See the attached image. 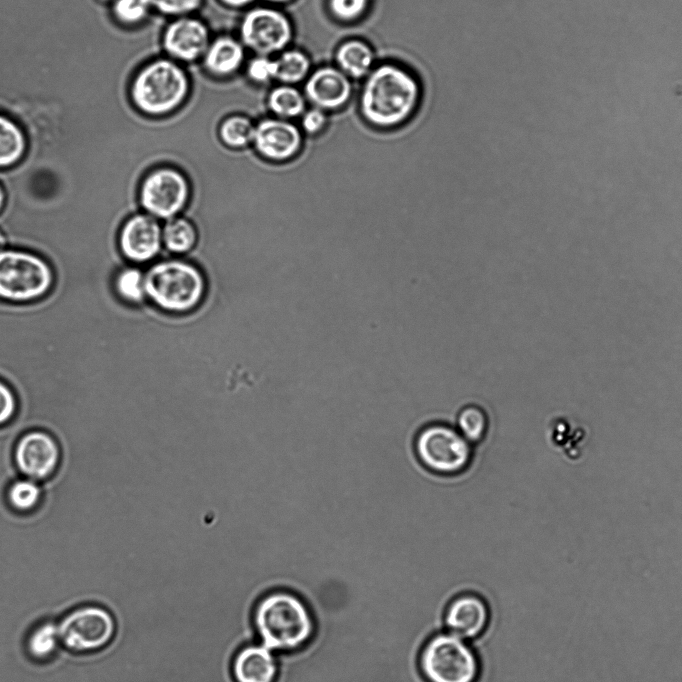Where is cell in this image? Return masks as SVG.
<instances>
[{"label": "cell", "instance_id": "1", "mask_svg": "<svg viewBox=\"0 0 682 682\" xmlns=\"http://www.w3.org/2000/svg\"><path fill=\"white\" fill-rule=\"evenodd\" d=\"M421 98V84L413 72L396 62H382L364 78L358 107L371 127L390 130L414 116Z\"/></svg>", "mask_w": 682, "mask_h": 682}, {"label": "cell", "instance_id": "2", "mask_svg": "<svg viewBox=\"0 0 682 682\" xmlns=\"http://www.w3.org/2000/svg\"><path fill=\"white\" fill-rule=\"evenodd\" d=\"M253 623L261 644L273 652L299 650L310 642L315 632L307 605L287 591L264 595L255 605Z\"/></svg>", "mask_w": 682, "mask_h": 682}, {"label": "cell", "instance_id": "3", "mask_svg": "<svg viewBox=\"0 0 682 682\" xmlns=\"http://www.w3.org/2000/svg\"><path fill=\"white\" fill-rule=\"evenodd\" d=\"M146 297L154 306L171 314H185L197 308L207 289L200 269L181 259L154 263L145 272Z\"/></svg>", "mask_w": 682, "mask_h": 682}, {"label": "cell", "instance_id": "4", "mask_svg": "<svg viewBox=\"0 0 682 682\" xmlns=\"http://www.w3.org/2000/svg\"><path fill=\"white\" fill-rule=\"evenodd\" d=\"M425 682H478L482 665L472 643L446 630L427 637L417 654Z\"/></svg>", "mask_w": 682, "mask_h": 682}, {"label": "cell", "instance_id": "5", "mask_svg": "<svg viewBox=\"0 0 682 682\" xmlns=\"http://www.w3.org/2000/svg\"><path fill=\"white\" fill-rule=\"evenodd\" d=\"M188 91L189 80L183 68L172 60L157 59L136 73L130 98L142 113L159 116L179 107Z\"/></svg>", "mask_w": 682, "mask_h": 682}, {"label": "cell", "instance_id": "6", "mask_svg": "<svg viewBox=\"0 0 682 682\" xmlns=\"http://www.w3.org/2000/svg\"><path fill=\"white\" fill-rule=\"evenodd\" d=\"M55 283L51 265L36 253L0 249V300L23 304L46 296Z\"/></svg>", "mask_w": 682, "mask_h": 682}, {"label": "cell", "instance_id": "7", "mask_svg": "<svg viewBox=\"0 0 682 682\" xmlns=\"http://www.w3.org/2000/svg\"><path fill=\"white\" fill-rule=\"evenodd\" d=\"M413 448L418 462L439 476L462 474L473 461V445L455 426L443 422L423 426L415 435Z\"/></svg>", "mask_w": 682, "mask_h": 682}, {"label": "cell", "instance_id": "8", "mask_svg": "<svg viewBox=\"0 0 682 682\" xmlns=\"http://www.w3.org/2000/svg\"><path fill=\"white\" fill-rule=\"evenodd\" d=\"M191 196V186L184 173L171 166L152 169L139 186V203L145 213L169 220L186 208Z\"/></svg>", "mask_w": 682, "mask_h": 682}, {"label": "cell", "instance_id": "9", "mask_svg": "<svg viewBox=\"0 0 682 682\" xmlns=\"http://www.w3.org/2000/svg\"><path fill=\"white\" fill-rule=\"evenodd\" d=\"M60 641L75 653H90L106 647L116 625L111 613L98 605H85L69 612L58 625Z\"/></svg>", "mask_w": 682, "mask_h": 682}, {"label": "cell", "instance_id": "10", "mask_svg": "<svg viewBox=\"0 0 682 682\" xmlns=\"http://www.w3.org/2000/svg\"><path fill=\"white\" fill-rule=\"evenodd\" d=\"M62 458L59 441L44 429L24 432L13 449V461L19 474L40 483H46L55 477Z\"/></svg>", "mask_w": 682, "mask_h": 682}, {"label": "cell", "instance_id": "11", "mask_svg": "<svg viewBox=\"0 0 682 682\" xmlns=\"http://www.w3.org/2000/svg\"><path fill=\"white\" fill-rule=\"evenodd\" d=\"M242 43L262 56L282 51L291 41L292 25L276 9L257 7L249 10L240 25Z\"/></svg>", "mask_w": 682, "mask_h": 682}, {"label": "cell", "instance_id": "12", "mask_svg": "<svg viewBox=\"0 0 682 682\" xmlns=\"http://www.w3.org/2000/svg\"><path fill=\"white\" fill-rule=\"evenodd\" d=\"M491 622V609L480 594L462 592L450 599L442 613L444 630L467 641L479 639Z\"/></svg>", "mask_w": 682, "mask_h": 682}, {"label": "cell", "instance_id": "13", "mask_svg": "<svg viewBox=\"0 0 682 682\" xmlns=\"http://www.w3.org/2000/svg\"><path fill=\"white\" fill-rule=\"evenodd\" d=\"M120 253L128 261L144 264L154 260L163 247L162 226L147 213L128 217L118 233Z\"/></svg>", "mask_w": 682, "mask_h": 682}, {"label": "cell", "instance_id": "14", "mask_svg": "<svg viewBox=\"0 0 682 682\" xmlns=\"http://www.w3.org/2000/svg\"><path fill=\"white\" fill-rule=\"evenodd\" d=\"M298 127L286 119L268 118L255 126L253 145L265 160L285 162L294 158L302 146Z\"/></svg>", "mask_w": 682, "mask_h": 682}, {"label": "cell", "instance_id": "15", "mask_svg": "<svg viewBox=\"0 0 682 682\" xmlns=\"http://www.w3.org/2000/svg\"><path fill=\"white\" fill-rule=\"evenodd\" d=\"M352 79L339 68L324 66L306 80L305 96L319 109L334 111L344 107L353 94Z\"/></svg>", "mask_w": 682, "mask_h": 682}, {"label": "cell", "instance_id": "16", "mask_svg": "<svg viewBox=\"0 0 682 682\" xmlns=\"http://www.w3.org/2000/svg\"><path fill=\"white\" fill-rule=\"evenodd\" d=\"M164 50L180 61L191 62L203 56L210 44L207 26L188 16L172 21L163 33Z\"/></svg>", "mask_w": 682, "mask_h": 682}, {"label": "cell", "instance_id": "17", "mask_svg": "<svg viewBox=\"0 0 682 682\" xmlns=\"http://www.w3.org/2000/svg\"><path fill=\"white\" fill-rule=\"evenodd\" d=\"M231 671L235 682H275L278 665L272 650L251 644L235 654Z\"/></svg>", "mask_w": 682, "mask_h": 682}, {"label": "cell", "instance_id": "18", "mask_svg": "<svg viewBox=\"0 0 682 682\" xmlns=\"http://www.w3.org/2000/svg\"><path fill=\"white\" fill-rule=\"evenodd\" d=\"M548 432L553 447L566 459L577 462L583 457L589 436L585 426L577 424L570 417L560 415L551 419Z\"/></svg>", "mask_w": 682, "mask_h": 682}, {"label": "cell", "instance_id": "19", "mask_svg": "<svg viewBox=\"0 0 682 682\" xmlns=\"http://www.w3.org/2000/svg\"><path fill=\"white\" fill-rule=\"evenodd\" d=\"M337 68L350 79H364L376 65L372 46L360 38L342 42L335 51Z\"/></svg>", "mask_w": 682, "mask_h": 682}, {"label": "cell", "instance_id": "20", "mask_svg": "<svg viewBox=\"0 0 682 682\" xmlns=\"http://www.w3.org/2000/svg\"><path fill=\"white\" fill-rule=\"evenodd\" d=\"M244 60L243 45L229 36H221L211 42L203 55L205 69L217 76L234 73Z\"/></svg>", "mask_w": 682, "mask_h": 682}, {"label": "cell", "instance_id": "21", "mask_svg": "<svg viewBox=\"0 0 682 682\" xmlns=\"http://www.w3.org/2000/svg\"><path fill=\"white\" fill-rule=\"evenodd\" d=\"M44 495L43 483L20 476L8 485L5 499L13 512L20 515H30L39 510Z\"/></svg>", "mask_w": 682, "mask_h": 682}, {"label": "cell", "instance_id": "22", "mask_svg": "<svg viewBox=\"0 0 682 682\" xmlns=\"http://www.w3.org/2000/svg\"><path fill=\"white\" fill-rule=\"evenodd\" d=\"M27 137L12 118L0 113V169L18 164L27 151Z\"/></svg>", "mask_w": 682, "mask_h": 682}, {"label": "cell", "instance_id": "23", "mask_svg": "<svg viewBox=\"0 0 682 682\" xmlns=\"http://www.w3.org/2000/svg\"><path fill=\"white\" fill-rule=\"evenodd\" d=\"M163 246L173 254L182 255L190 252L198 241V232L194 224L185 217L176 216L166 220L162 226Z\"/></svg>", "mask_w": 682, "mask_h": 682}, {"label": "cell", "instance_id": "24", "mask_svg": "<svg viewBox=\"0 0 682 682\" xmlns=\"http://www.w3.org/2000/svg\"><path fill=\"white\" fill-rule=\"evenodd\" d=\"M455 428L473 446L486 437L489 430V417L477 404H467L457 413Z\"/></svg>", "mask_w": 682, "mask_h": 682}, {"label": "cell", "instance_id": "25", "mask_svg": "<svg viewBox=\"0 0 682 682\" xmlns=\"http://www.w3.org/2000/svg\"><path fill=\"white\" fill-rule=\"evenodd\" d=\"M60 643L58 625L43 622L28 635L26 650L33 660L47 661L55 655Z\"/></svg>", "mask_w": 682, "mask_h": 682}, {"label": "cell", "instance_id": "26", "mask_svg": "<svg viewBox=\"0 0 682 682\" xmlns=\"http://www.w3.org/2000/svg\"><path fill=\"white\" fill-rule=\"evenodd\" d=\"M114 291L125 303L141 304L146 297L145 272L135 266L120 269L113 280Z\"/></svg>", "mask_w": 682, "mask_h": 682}, {"label": "cell", "instance_id": "27", "mask_svg": "<svg viewBox=\"0 0 682 682\" xmlns=\"http://www.w3.org/2000/svg\"><path fill=\"white\" fill-rule=\"evenodd\" d=\"M267 104L278 118L286 120L303 115L305 111L304 96L295 87L287 84L272 89Z\"/></svg>", "mask_w": 682, "mask_h": 682}, {"label": "cell", "instance_id": "28", "mask_svg": "<svg viewBox=\"0 0 682 682\" xmlns=\"http://www.w3.org/2000/svg\"><path fill=\"white\" fill-rule=\"evenodd\" d=\"M275 79L292 85L303 81L311 67L308 56L299 50H287L275 59Z\"/></svg>", "mask_w": 682, "mask_h": 682}, {"label": "cell", "instance_id": "29", "mask_svg": "<svg viewBox=\"0 0 682 682\" xmlns=\"http://www.w3.org/2000/svg\"><path fill=\"white\" fill-rule=\"evenodd\" d=\"M255 125L240 115L224 119L219 127V137L224 145L233 149H241L253 143Z\"/></svg>", "mask_w": 682, "mask_h": 682}, {"label": "cell", "instance_id": "30", "mask_svg": "<svg viewBox=\"0 0 682 682\" xmlns=\"http://www.w3.org/2000/svg\"><path fill=\"white\" fill-rule=\"evenodd\" d=\"M150 8L148 0H114L110 11L118 23L135 25L146 18Z\"/></svg>", "mask_w": 682, "mask_h": 682}, {"label": "cell", "instance_id": "31", "mask_svg": "<svg viewBox=\"0 0 682 682\" xmlns=\"http://www.w3.org/2000/svg\"><path fill=\"white\" fill-rule=\"evenodd\" d=\"M370 7V0H328L331 15L342 23H354L363 18Z\"/></svg>", "mask_w": 682, "mask_h": 682}, {"label": "cell", "instance_id": "32", "mask_svg": "<svg viewBox=\"0 0 682 682\" xmlns=\"http://www.w3.org/2000/svg\"><path fill=\"white\" fill-rule=\"evenodd\" d=\"M20 412V401L15 389L0 378V428L11 424Z\"/></svg>", "mask_w": 682, "mask_h": 682}, {"label": "cell", "instance_id": "33", "mask_svg": "<svg viewBox=\"0 0 682 682\" xmlns=\"http://www.w3.org/2000/svg\"><path fill=\"white\" fill-rule=\"evenodd\" d=\"M151 8L172 16H186L201 5L202 0H148Z\"/></svg>", "mask_w": 682, "mask_h": 682}, {"label": "cell", "instance_id": "34", "mask_svg": "<svg viewBox=\"0 0 682 682\" xmlns=\"http://www.w3.org/2000/svg\"><path fill=\"white\" fill-rule=\"evenodd\" d=\"M275 72V59L272 60L269 56L258 55L249 62L247 67L248 77L257 83H266L275 79Z\"/></svg>", "mask_w": 682, "mask_h": 682}, {"label": "cell", "instance_id": "35", "mask_svg": "<svg viewBox=\"0 0 682 682\" xmlns=\"http://www.w3.org/2000/svg\"><path fill=\"white\" fill-rule=\"evenodd\" d=\"M301 124L306 133L311 135L317 134L321 132L327 124L326 112L314 107L303 113Z\"/></svg>", "mask_w": 682, "mask_h": 682}, {"label": "cell", "instance_id": "36", "mask_svg": "<svg viewBox=\"0 0 682 682\" xmlns=\"http://www.w3.org/2000/svg\"><path fill=\"white\" fill-rule=\"evenodd\" d=\"M220 1L227 6L233 8H240L251 4L254 0H220Z\"/></svg>", "mask_w": 682, "mask_h": 682}, {"label": "cell", "instance_id": "37", "mask_svg": "<svg viewBox=\"0 0 682 682\" xmlns=\"http://www.w3.org/2000/svg\"><path fill=\"white\" fill-rule=\"evenodd\" d=\"M6 198H7L6 191L4 190L3 186L0 184V212L2 211V209L5 206Z\"/></svg>", "mask_w": 682, "mask_h": 682}, {"label": "cell", "instance_id": "38", "mask_svg": "<svg viewBox=\"0 0 682 682\" xmlns=\"http://www.w3.org/2000/svg\"><path fill=\"white\" fill-rule=\"evenodd\" d=\"M6 243H7V238L4 235L3 231L0 229V249L4 248Z\"/></svg>", "mask_w": 682, "mask_h": 682}, {"label": "cell", "instance_id": "39", "mask_svg": "<svg viewBox=\"0 0 682 682\" xmlns=\"http://www.w3.org/2000/svg\"><path fill=\"white\" fill-rule=\"evenodd\" d=\"M266 1L273 2V3H285V2H288L290 0H266Z\"/></svg>", "mask_w": 682, "mask_h": 682}, {"label": "cell", "instance_id": "40", "mask_svg": "<svg viewBox=\"0 0 682 682\" xmlns=\"http://www.w3.org/2000/svg\"><path fill=\"white\" fill-rule=\"evenodd\" d=\"M97 1H98V2H102V1H103V3H104V2L111 1V0H97Z\"/></svg>", "mask_w": 682, "mask_h": 682}]
</instances>
